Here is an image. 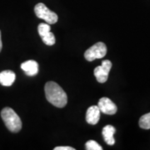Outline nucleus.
I'll use <instances>...</instances> for the list:
<instances>
[{"instance_id": "obj_7", "label": "nucleus", "mask_w": 150, "mask_h": 150, "mask_svg": "<svg viewBox=\"0 0 150 150\" xmlns=\"http://www.w3.org/2000/svg\"><path fill=\"white\" fill-rule=\"evenodd\" d=\"M100 110L98 106H91L88 108L87 113H86V121L87 123L91 124V125H95L98 123L99 118H100Z\"/></svg>"}, {"instance_id": "obj_8", "label": "nucleus", "mask_w": 150, "mask_h": 150, "mask_svg": "<svg viewBox=\"0 0 150 150\" xmlns=\"http://www.w3.org/2000/svg\"><path fill=\"white\" fill-rule=\"evenodd\" d=\"M16 75L11 70H4L0 73V84L5 87H9L15 81Z\"/></svg>"}, {"instance_id": "obj_11", "label": "nucleus", "mask_w": 150, "mask_h": 150, "mask_svg": "<svg viewBox=\"0 0 150 150\" xmlns=\"http://www.w3.org/2000/svg\"><path fill=\"white\" fill-rule=\"evenodd\" d=\"M139 126L144 129H150V112L146 113L140 118Z\"/></svg>"}, {"instance_id": "obj_16", "label": "nucleus", "mask_w": 150, "mask_h": 150, "mask_svg": "<svg viewBox=\"0 0 150 150\" xmlns=\"http://www.w3.org/2000/svg\"><path fill=\"white\" fill-rule=\"evenodd\" d=\"M2 48H3V43H2V39H1V31H0V52L2 50Z\"/></svg>"}, {"instance_id": "obj_3", "label": "nucleus", "mask_w": 150, "mask_h": 150, "mask_svg": "<svg viewBox=\"0 0 150 150\" xmlns=\"http://www.w3.org/2000/svg\"><path fill=\"white\" fill-rule=\"evenodd\" d=\"M34 12L38 18L43 19L48 24H54L58 21V15L54 12L49 10L46 5L42 3H39L35 5Z\"/></svg>"}, {"instance_id": "obj_14", "label": "nucleus", "mask_w": 150, "mask_h": 150, "mask_svg": "<svg viewBox=\"0 0 150 150\" xmlns=\"http://www.w3.org/2000/svg\"><path fill=\"white\" fill-rule=\"evenodd\" d=\"M50 28L51 27L48 23H40L38 27V31L40 37H42L44 34L50 32Z\"/></svg>"}, {"instance_id": "obj_4", "label": "nucleus", "mask_w": 150, "mask_h": 150, "mask_svg": "<svg viewBox=\"0 0 150 150\" xmlns=\"http://www.w3.org/2000/svg\"><path fill=\"white\" fill-rule=\"evenodd\" d=\"M107 54V47L102 42H98L93 45L91 48L86 50L84 58L88 61H93L95 59H102Z\"/></svg>"}, {"instance_id": "obj_13", "label": "nucleus", "mask_w": 150, "mask_h": 150, "mask_svg": "<svg viewBox=\"0 0 150 150\" xmlns=\"http://www.w3.org/2000/svg\"><path fill=\"white\" fill-rule=\"evenodd\" d=\"M85 149L87 150H102L103 148L94 140H89L85 144Z\"/></svg>"}, {"instance_id": "obj_10", "label": "nucleus", "mask_w": 150, "mask_h": 150, "mask_svg": "<svg viewBox=\"0 0 150 150\" xmlns=\"http://www.w3.org/2000/svg\"><path fill=\"white\" fill-rule=\"evenodd\" d=\"M115 132H116V129L112 125H106L103 129V137L107 144L113 145L115 144V139L113 138V134H115Z\"/></svg>"}, {"instance_id": "obj_5", "label": "nucleus", "mask_w": 150, "mask_h": 150, "mask_svg": "<svg viewBox=\"0 0 150 150\" xmlns=\"http://www.w3.org/2000/svg\"><path fill=\"white\" fill-rule=\"evenodd\" d=\"M112 68V63L109 60H103L102 64L94 69V76L98 83H105L108 80V74Z\"/></svg>"}, {"instance_id": "obj_1", "label": "nucleus", "mask_w": 150, "mask_h": 150, "mask_svg": "<svg viewBox=\"0 0 150 150\" xmlns=\"http://www.w3.org/2000/svg\"><path fill=\"white\" fill-rule=\"evenodd\" d=\"M44 90L47 100L54 106L64 108L67 104L68 97L66 93L55 82H48L45 84Z\"/></svg>"}, {"instance_id": "obj_15", "label": "nucleus", "mask_w": 150, "mask_h": 150, "mask_svg": "<svg viewBox=\"0 0 150 150\" xmlns=\"http://www.w3.org/2000/svg\"><path fill=\"white\" fill-rule=\"evenodd\" d=\"M54 150H74V149L69 146H59L54 148Z\"/></svg>"}, {"instance_id": "obj_12", "label": "nucleus", "mask_w": 150, "mask_h": 150, "mask_svg": "<svg viewBox=\"0 0 150 150\" xmlns=\"http://www.w3.org/2000/svg\"><path fill=\"white\" fill-rule=\"evenodd\" d=\"M41 38H42V40H43V43H45L46 45H48V46L54 45L55 42H56V39H55L54 33L51 32H48V33L44 34Z\"/></svg>"}, {"instance_id": "obj_6", "label": "nucleus", "mask_w": 150, "mask_h": 150, "mask_svg": "<svg viewBox=\"0 0 150 150\" xmlns=\"http://www.w3.org/2000/svg\"><path fill=\"white\" fill-rule=\"evenodd\" d=\"M98 107L99 108L100 112L105 114H109V115H112L114 113L117 112V106L114 103L112 102L111 99H109L108 98H101L98 101Z\"/></svg>"}, {"instance_id": "obj_9", "label": "nucleus", "mask_w": 150, "mask_h": 150, "mask_svg": "<svg viewBox=\"0 0 150 150\" xmlns=\"http://www.w3.org/2000/svg\"><path fill=\"white\" fill-rule=\"evenodd\" d=\"M21 69L28 76H34L38 72V64L34 60H28L22 64Z\"/></svg>"}, {"instance_id": "obj_2", "label": "nucleus", "mask_w": 150, "mask_h": 150, "mask_svg": "<svg viewBox=\"0 0 150 150\" xmlns=\"http://www.w3.org/2000/svg\"><path fill=\"white\" fill-rule=\"evenodd\" d=\"M1 117L7 129L12 133H18L22 129V121L19 116L11 108H4L1 111Z\"/></svg>"}]
</instances>
